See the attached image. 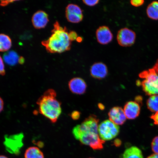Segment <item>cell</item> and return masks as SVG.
<instances>
[{
  "instance_id": "8992f818",
  "label": "cell",
  "mask_w": 158,
  "mask_h": 158,
  "mask_svg": "<svg viewBox=\"0 0 158 158\" xmlns=\"http://www.w3.org/2000/svg\"><path fill=\"white\" fill-rule=\"evenodd\" d=\"M136 37L135 33L134 31L127 27H124L118 31L116 38L120 46L127 47L134 44Z\"/></svg>"
},
{
  "instance_id": "6da1fadb",
  "label": "cell",
  "mask_w": 158,
  "mask_h": 158,
  "mask_svg": "<svg viewBox=\"0 0 158 158\" xmlns=\"http://www.w3.org/2000/svg\"><path fill=\"white\" fill-rule=\"evenodd\" d=\"M51 33L48 39L41 42L47 52L60 54L70 50L72 41L69 38V32L66 27L61 26L56 21L54 23Z\"/></svg>"
},
{
  "instance_id": "44dd1931",
  "label": "cell",
  "mask_w": 158,
  "mask_h": 158,
  "mask_svg": "<svg viewBox=\"0 0 158 158\" xmlns=\"http://www.w3.org/2000/svg\"><path fill=\"white\" fill-rule=\"evenodd\" d=\"M82 2L85 5L89 6L92 7L98 4L100 1L98 0H92V1L83 0Z\"/></svg>"
},
{
  "instance_id": "d6a6232c",
  "label": "cell",
  "mask_w": 158,
  "mask_h": 158,
  "mask_svg": "<svg viewBox=\"0 0 158 158\" xmlns=\"http://www.w3.org/2000/svg\"><path fill=\"white\" fill-rule=\"evenodd\" d=\"M98 107L100 109L102 110H104L105 108L104 106L102 103H99L98 104Z\"/></svg>"
},
{
  "instance_id": "f1b7e54d",
  "label": "cell",
  "mask_w": 158,
  "mask_h": 158,
  "mask_svg": "<svg viewBox=\"0 0 158 158\" xmlns=\"http://www.w3.org/2000/svg\"><path fill=\"white\" fill-rule=\"evenodd\" d=\"M142 100H143V98L141 96H138L136 97L135 98V102L139 104L142 103Z\"/></svg>"
},
{
  "instance_id": "277c9868",
  "label": "cell",
  "mask_w": 158,
  "mask_h": 158,
  "mask_svg": "<svg viewBox=\"0 0 158 158\" xmlns=\"http://www.w3.org/2000/svg\"><path fill=\"white\" fill-rule=\"evenodd\" d=\"M119 132V126L110 120H104L98 125L99 136L104 141L113 139L118 135Z\"/></svg>"
},
{
  "instance_id": "ac0fdd59",
  "label": "cell",
  "mask_w": 158,
  "mask_h": 158,
  "mask_svg": "<svg viewBox=\"0 0 158 158\" xmlns=\"http://www.w3.org/2000/svg\"><path fill=\"white\" fill-rule=\"evenodd\" d=\"M25 158H44L42 151L36 147H31L26 151Z\"/></svg>"
},
{
  "instance_id": "7c38bea8",
  "label": "cell",
  "mask_w": 158,
  "mask_h": 158,
  "mask_svg": "<svg viewBox=\"0 0 158 158\" xmlns=\"http://www.w3.org/2000/svg\"><path fill=\"white\" fill-rule=\"evenodd\" d=\"M69 87L73 93L82 94L85 92L87 85L83 79L75 77L71 79L69 82Z\"/></svg>"
},
{
  "instance_id": "4dcf8cb0",
  "label": "cell",
  "mask_w": 158,
  "mask_h": 158,
  "mask_svg": "<svg viewBox=\"0 0 158 158\" xmlns=\"http://www.w3.org/2000/svg\"><path fill=\"white\" fill-rule=\"evenodd\" d=\"M158 74V59L153 68Z\"/></svg>"
},
{
  "instance_id": "7402d4cb",
  "label": "cell",
  "mask_w": 158,
  "mask_h": 158,
  "mask_svg": "<svg viewBox=\"0 0 158 158\" xmlns=\"http://www.w3.org/2000/svg\"><path fill=\"white\" fill-rule=\"evenodd\" d=\"M144 1L143 0H132L130 3L134 7H138L143 5Z\"/></svg>"
},
{
  "instance_id": "5bb4252c",
  "label": "cell",
  "mask_w": 158,
  "mask_h": 158,
  "mask_svg": "<svg viewBox=\"0 0 158 158\" xmlns=\"http://www.w3.org/2000/svg\"><path fill=\"white\" fill-rule=\"evenodd\" d=\"M3 59L6 64L11 66H15L18 63L23 64L24 62L23 57H19L17 52L13 51L5 53L3 55Z\"/></svg>"
},
{
  "instance_id": "d590c367",
  "label": "cell",
  "mask_w": 158,
  "mask_h": 158,
  "mask_svg": "<svg viewBox=\"0 0 158 158\" xmlns=\"http://www.w3.org/2000/svg\"></svg>"
},
{
  "instance_id": "52a82bcc",
  "label": "cell",
  "mask_w": 158,
  "mask_h": 158,
  "mask_svg": "<svg viewBox=\"0 0 158 158\" xmlns=\"http://www.w3.org/2000/svg\"><path fill=\"white\" fill-rule=\"evenodd\" d=\"M65 15L67 20L72 23H80L84 18L82 9L79 6L75 4H69L67 6Z\"/></svg>"
},
{
  "instance_id": "2e32d148",
  "label": "cell",
  "mask_w": 158,
  "mask_h": 158,
  "mask_svg": "<svg viewBox=\"0 0 158 158\" xmlns=\"http://www.w3.org/2000/svg\"><path fill=\"white\" fill-rule=\"evenodd\" d=\"M12 46L11 40L8 35L0 34V51L6 52Z\"/></svg>"
},
{
  "instance_id": "9c48e42d",
  "label": "cell",
  "mask_w": 158,
  "mask_h": 158,
  "mask_svg": "<svg viewBox=\"0 0 158 158\" xmlns=\"http://www.w3.org/2000/svg\"><path fill=\"white\" fill-rule=\"evenodd\" d=\"M49 21L48 15L43 10H39L35 12L31 19L32 25L35 28L40 29L45 28Z\"/></svg>"
},
{
  "instance_id": "83f0119b",
  "label": "cell",
  "mask_w": 158,
  "mask_h": 158,
  "mask_svg": "<svg viewBox=\"0 0 158 158\" xmlns=\"http://www.w3.org/2000/svg\"><path fill=\"white\" fill-rule=\"evenodd\" d=\"M114 143L115 147H119L121 145L122 142L119 139H117L114 140Z\"/></svg>"
},
{
  "instance_id": "e0dca14e",
  "label": "cell",
  "mask_w": 158,
  "mask_h": 158,
  "mask_svg": "<svg viewBox=\"0 0 158 158\" xmlns=\"http://www.w3.org/2000/svg\"><path fill=\"white\" fill-rule=\"evenodd\" d=\"M148 16L155 20H158V1H154L148 6L147 9Z\"/></svg>"
},
{
  "instance_id": "836d02e7",
  "label": "cell",
  "mask_w": 158,
  "mask_h": 158,
  "mask_svg": "<svg viewBox=\"0 0 158 158\" xmlns=\"http://www.w3.org/2000/svg\"><path fill=\"white\" fill-rule=\"evenodd\" d=\"M82 41V37H78L76 41H77L78 43L81 42Z\"/></svg>"
},
{
  "instance_id": "1f68e13d",
  "label": "cell",
  "mask_w": 158,
  "mask_h": 158,
  "mask_svg": "<svg viewBox=\"0 0 158 158\" xmlns=\"http://www.w3.org/2000/svg\"><path fill=\"white\" fill-rule=\"evenodd\" d=\"M147 158H158V154L154 153L149 156Z\"/></svg>"
},
{
  "instance_id": "4fadbf2b",
  "label": "cell",
  "mask_w": 158,
  "mask_h": 158,
  "mask_svg": "<svg viewBox=\"0 0 158 158\" xmlns=\"http://www.w3.org/2000/svg\"><path fill=\"white\" fill-rule=\"evenodd\" d=\"M126 118L128 119H135L139 116L141 110L140 104L135 101L126 102L124 107Z\"/></svg>"
},
{
  "instance_id": "9a60e30c",
  "label": "cell",
  "mask_w": 158,
  "mask_h": 158,
  "mask_svg": "<svg viewBox=\"0 0 158 158\" xmlns=\"http://www.w3.org/2000/svg\"><path fill=\"white\" fill-rule=\"evenodd\" d=\"M123 156V158H143L141 150L135 146L126 149L124 152Z\"/></svg>"
},
{
  "instance_id": "5b68a950",
  "label": "cell",
  "mask_w": 158,
  "mask_h": 158,
  "mask_svg": "<svg viewBox=\"0 0 158 158\" xmlns=\"http://www.w3.org/2000/svg\"><path fill=\"white\" fill-rule=\"evenodd\" d=\"M23 137L24 135L22 133L5 135L4 145L6 150L10 153L19 155L23 145Z\"/></svg>"
},
{
  "instance_id": "8fae6325",
  "label": "cell",
  "mask_w": 158,
  "mask_h": 158,
  "mask_svg": "<svg viewBox=\"0 0 158 158\" xmlns=\"http://www.w3.org/2000/svg\"><path fill=\"white\" fill-rule=\"evenodd\" d=\"M90 72L93 77L98 80L106 78L108 74L107 66L102 62L95 63L91 66Z\"/></svg>"
},
{
  "instance_id": "d6986e66",
  "label": "cell",
  "mask_w": 158,
  "mask_h": 158,
  "mask_svg": "<svg viewBox=\"0 0 158 158\" xmlns=\"http://www.w3.org/2000/svg\"><path fill=\"white\" fill-rule=\"evenodd\" d=\"M147 107L150 111L153 112L158 111V95L150 96L147 102Z\"/></svg>"
},
{
  "instance_id": "ffe728a7",
  "label": "cell",
  "mask_w": 158,
  "mask_h": 158,
  "mask_svg": "<svg viewBox=\"0 0 158 158\" xmlns=\"http://www.w3.org/2000/svg\"><path fill=\"white\" fill-rule=\"evenodd\" d=\"M151 147L153 152L158 154V136L153 138L151 143Z\"/></svg>"
},
{
  "instance_id": "484cf974",
  "label": "cell",
  "mask_w": 158,
  "mask_h": 158,
  "mask_svg": "<svg viewBox=\"0 0 158 158\" xmlns=\"http://www.w3.org/2000/svg\"><path fill=\"white\" fill-rule=\"evenodd\" d=\"M151 118L153 120L154 124L158 126V111L152 114Z\"/></svg>"
},
{
  "instance_id": "d4e9b609",
  "label": "cell",
  "mask_w": 158,
  "mask_h": 158,
  "mask_svg": "<svg viewBox=\"0 0 158 158\" xmlns=\"http://www.w3.org/2000/svg\"><path fill=\"white\" fill-rule=\"evenodd\" d=\"M80 113L78 111H73L71 114V117L74 120H77L79 119L80 116Z\"/></svg>"
},
{
  "instance_id": "3957f363",
  "label": "cell",
  "mask_w": 158,
  "mask_h": 158,
  "mask_svg": "<svg viewBox=\"0 0 158 158\" xmlns=\"http://www.w3.org/2000/svg\"><path fill=\"white\" fill-rule=\"evenodd\" d=\"M139 76L143 80L138 81L137 85H140L147 95H158V74L153 68L143 71Z\"/></svg>"
},
{
  "instance_id": "ba28073f",
  "label": "cell",
  "mask_w": 158,
  "mask_h": 158,
  "mask_svg": "<svg viewBox=\"0 0 158 158\" xmlns=\"http://www.w3.org/2000/svg\"><path fill=\"white\" fill-rule=\"evenodd\" d=\"M96 35L97 40L99 44L106 45L111 42L113 35L109 27L106 26L100 27L97 29Z\"/></svg>"
},
{
  "instance_id": "4316f807",
  "label": "cell",
  "mask_w": 158,
  "mask_h": 158,
  "mask_svg": "<svg viewBox=\"0 0 158 158\" xmlns=\"http://www.w3.org/2000/svg\"><path fill=\"white\" fill-rule=\"evenodd\" d=\"M16 1H1L0 3V6H5L7 5H8L10 3H11L13 2H16Z\"/></svg>"
},
{
  "instance_id": "cb8c5ba5",
  "label": "cell",
  "mask_w": 158,
  "mask_h": 158,
  "mask_svg": "<svg viewBox=\"0 0 158 158\" xmlns=\"http://www.w3.org/2000/svg\"><path fill=\"white\" fill-rule=\"evenodd\" d=\"M69 36L72 41H76L78 37L77 33L74 31H71L69 32Z\"/></svg>"
},
{
  "instance_id": "f546056e",
  "label": "cell",
  "mask_w": 158,
  "mask_h": 158,
  "mask_svg": "<svg viewBox=\"0 0 158 158\" xmlns=\"http://www.w3.org/2000/svg\"><path fill=\"white\" fill-rule=\"evenodd\" d=\"M4 108V102L2 98L0 97V112L2 111Z\"/></svg>"
},
{
  "instance_id": "603a6c76",
  "label": "cell",
  "mask_w": 158,
  "mask_h": 158,
  "mask_svg": "<svg viewBox=\"0 0 158 158\" xmlns=\"http://www.w3.org/2000/svg\"><path fill=\"white\" fill-rule=\"evenodd\" d=\"M5 69L4 64L2 58L0 56V75L4 76L5 74Z\"/></svg>"
},
{
  "instance_id": "7a4b0ae2",
  "label": "cell",
  "mask_w": 158,
  "mask_h": 158,
  "mask_svg": "<svg viewBox=\"0 0 158 158\" xmlns=\"http://www.w3.org/2000/svg\"><path fill=\"white\" fill-rule=\"evenodd\" d=\"M56 92L52 89L45 91L37 102L40 113L55 123L62 113L61 103L56 98Z\"/></svg>"
},
{
  "instance_id": "e575fe53",
  "label": "cell",
  "mask_w": 158,
  "mask_h": 158,
  "mask_svg": "<svg viewBox=\"0 0 158 158\" xmlns=\"http://www.w3.org/2000/svg\"><path fill=\"white\" fill-rule=\"evenodd\" d=\"M0 158H8L5 156L0 155Z\"/></svg>"
},
{
  "instance_id": "30bf717a",
  "label": "cell",
  "mask_w": 158,
  "mask_h": 158,
  "mask_svg": "<svg viewBox=\"0 0 158 158\" xmlns=\"http://www.w3.org/2000/svg\"><path fill=\"white\" fill-rule=\"evenodd\" d=\"M108 114L110 121L118 126L123 124L127 118L123 109L119 106L112 108Z\"/></svg>"
}]
</instances>
